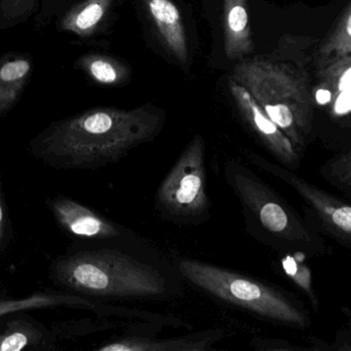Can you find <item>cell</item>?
<instances>
[{
  "label": "cell",
  "mask_w": 351,
  "mask_h": 351,
  "mask_svg": "<svg viewBox=\"0 0 351 351\" xmlns=\"http://www.w3.org/2000/svg\"><path fill=\"white\" fill-rule=\"evenodd\" d=\"M161 118L153 108H98L53 123L30 143L34 157L51 167L94 170L116 163L155 136Z\"/></svg>",
  "instance_id": "6da1fadb"
},
{
  "label": "cell",
  "mask_w": 351,
  "mask_h": 351,
  "mask_svg": "<svg viewBox=\"0 0 351 351\" xmlns=\"http://www.w3.org/2000/svg\"><path fill=\"white\" fill-rule=\"evenodd\" d=\"M232 80L252 94L301 153L313 121V97L305 75L291 65L254 58L236 64Z\"/></svg>",
  "instance_id": "7a4b0ae2"
},
{
  "label": "cell",
  "mask_w": 351,
  "mask_h": 351,
  "mask_svg": "<svg viewBox=\"0 0 351 351\" xmlns=\"http://www.w3.org/2000/svg\"><path fill=\"white\" fill-rule=\"evenodd\" d=\"M52 275L62 287L93 297L149 298L166 291L165 278L157 269L118 250L62 256Z\"/></svg>",
  "instance_id": "3957f363"
},
{
  "label": "cell",
  "mask_w": 351,
  "mask_h": 351,
  "mask_svg": "<svg viewBox=\"0 0 351 351\" xmlns=\"http://www.w3.org/2000/svg\"><path fill=\"white\" fill-rule=\"evenodd\" d=\"M178 270L184 279L209 295L262 317L297 328H305L309 322L304 310L293 300L233 271L197 260L182 261Z\"/></svg>",
  "instance_id": "277c9868"
},
{
  "label": "cell",
  "mask_w": 351,
  "mask_h": 351,
  "mask_svg": "<svg viewBox=\"0 0 351 351\" xmlns=\"http://www.w3.org/2000/svg\"><path fill=\"white\" fill-rule=\"evenodd\" d=\"M158 203L178 217H197L208 205L205 189L204 139L196 136L186 145L160 184Z\"/></svg>",
  "instance_id": "5b68a950"
},
{
  "label": "cell",
  "mask_w": 351,
  "mask_h": 351,
  "mask_svg": "<svg viewBox=\"0 0 351 351\" xmlns=\"http://www.w3.org/2000/svg\"><path fill=\"white\" fill-rule=\"evenodd\" d=\"M230 180L238 198L267 231L287 241L311 243V233L262 180L238 165L230 171Z\"/></svg>",
  "instance_id": "8992f818"
},
{
  "label": "cell",
  "mask_w": 351,
  "mask_h": 351,
  "mask_svg": "<svg viewBox=\"0 0 351 351\" xmlns=\"http://www.w3.org/2000/svg\"><path fill=\"white\" fill-rule=\"evenodd\" d=\"M252 162L258 167L291 184L315 209L324 227L343 241H350L351 207L347 203L315 188L285 168L270 163L264 158L254 156Z\"/></svg>",
  "instance_id": "52a82bcc"
},
{
  "label": "cell",
  "mask_w": 351,
  "mask_h": 351,
  "mask_svg": "<svg viewBox=\"0 0 351 351\" xmlns=\"http://www.w3.org/2000/svg\"><path fill=\"white\" fill-rule=\"evenodd\" d=\"M229 88L240 114L268 151L282 163L295 165L299 161V154L282 131L267 116L252 94L232 79L229 81Z\"/></svg>",
  "instance_id": "ba28073f"
},
{
  "label": "cell",
  "mask_w": 351,
  "mask_h": 351,
  "mask_svg": "<svg viewBox=\"0 0 351 351\" xmlns=\"http://www.w3.org/2000/svg\"><path fill=\"white\" fill-rule=\"evenodd\" d=\"M318 77L319 82L312 93L316 104L328 106L335 118L349 116L351 110V56L326 61Z\"/></svg>",
  "instance_id": "9c48e42d"
},
{
  "label": "cell",
  "mask_w": 351,
  "mask_h": 351,
  "mask_svg": "<svg viewBox=\"0 0 351 351\" xmlns=\"http://www.w3.org/2000/svg\"><path fill=\"white\" fill-rule=\"evenodd\" d=\"M50 205L59 225L75 237L110 239L120 236V230L114 223L79 202L57 197Z\"/></svg>",
  "instance_id": "30bf717a"
},
{
  "label": "cell",
  "mask_w": 351,
  "mask_h": 351,
  "mask_svg": "<svg viewBox=\"0 0 351 351\" xmlns=\"http://www.w3.org/2000/svg\"><path fill=\"white\" fill-rule=\"evenodd\" d=\"M164 46L180 62L189 57L188 38L180 9L173 0H143Z\"/></svg>",
  "instance_id": "8fae6325"
},
{
  "label": "cell",
  "mask_w": 351,
  "mask_h": 351,
  "mask_svg": "<svg viewBox=\"0 0 351 351\" xmlns=\"http://www.w3.org/2000/svg\"><path fill=\"white\" fill-rule=\"evenodd\" d=\"M223 32L230 60H240L254 50L246 0H223Z\"/></svg>",
  "instance_id": "7c38bea8"
},
{
  "label": "cell",
  "mask_w": 351,
  "mask_h": 351,
  "mask_svg": "<svg viewBox=\"0 0 351 351\" xmlns=\"http://www.w3.org/2000/svg\"><path fill=\"white\" fill-rule=\"evenodd\" d=\"M30 73L32 64L27 59L17 58L0 63V116L15 106Z\"/></svg>",
  "instance_id": "4fadbf2b"
},
{
  "label": "cell",
  "mask_w": 351,
  "mask_h": 351,
  "mask_svg": "<svg viewBox=\"0 0 351 351\" xmlns=\"http://www.w3.org/2000/svg\"><path fill=\"white\" fill-rule=\"evenodd\" d=\"M112 3V0H86L63 19L61 27L80 36H92Z\"/></svg>",
  "instance_id": "5bb4252c"
},
{
  "label": "cell",
  "mask_w": 351,
  "mask_h": 351,
  "mask_svg": "<svg viewBox=\"0 0 351 351\" xmlns=\"http://www.w3.org/2000/svg\"><path fill=\"white\" fill-rule=\"evenodd\" d=\"M206 341H190V340H165L155 341L149 339L123 338L114 341L110 344L98 348L100 351H186V350H205L208 347L205 346Z\"/></svg>",
  "instance_id": "9a60e30c"
},
{
  "label": "cell",
  "mask_w": 351,
  "mask_h": 351,
  "mask_svg": "<svg viewBox=\"0 0 351 351\" xmlns=\"http://www.w3.org/2000/svg\"><path fill=\"white\" fill-rule=\"evenodd\" d=\"M86 73L102 85H119L129 77V69L116 59L102 55H88L81 59Z\"/></svg>",
  "instance_id": "2e32d148"
},
{
  "label": "cell",
  "mask_w": 351,
  "mask_h": 351,
  "mask_svg": "<svg viewBox=\"0 0 351 351\" xmlns=\"http://www.w3.org/2000/svg\"><path fill=\"white\" fill-rule=\"evenodd\" d=\"M324 59L351 56V5L348 3L341 14L330 36L320 47Z\"/></svg>",
  "instance_id": "e0dca14e"
},
{
  "label": "cell",
  "mask_w": 351,
  "mask_h": 351,
  "mask_svg": "<svg viewBox=\"0 0 351 351\" xmlns=\"http://www.w3.org/2000/svg\"><path fill=\"white\" fill-rule=\"evenodd\" d=\"M40 332L29 324L16 322L0 334V351H19L40 340Z\"/></svg>",
  "instance_id": "ac0fdd59"
},
{
  "label": "cell",
  "mask_w": 351,
  "mask_h": 351,
  "mask_svg": "<svg viewBox=\"0 0 351 351\" xmlns=\"http://www.w3.org/2000/svg\"><path fill=\"white\" fill-rule=\"evenodd\" d=\"M38 3V0H0V28L25 21L36 11Z\"/></svg>",
  "instance_id": "d6986e66"
},
{
  "label": "cell",
  "mask_w": 351,
  "mask_h": 351,
  "mask_svg": "<svg viewBox=\"0 0 351 351\" xmlns=\"http://www.w3.org/2000/svg\"><path fill=\"white\" fill-rule=\"evenodd\" d=\"M282 266L285 273L293 279V282L308 295L314 309L317 311L318 299L312 289L311 273L309 268L295 256H287L282 258Z\"/></svg>",
  "instance_id": "ffe728a7"
},
{
  "label": "cell",
  "mask_w": 351,
  "mask_h": 351,
  "mask_svg": "<svg viewBox=\"0 0 351 351\" xmlns=\"http://www.w3.org/2000/svg\"><path fill=\"white\" fill-rule=\"evenodd\" d=\"M324 178L332 184L350 192L351 188V160L350 154L336 158L334 161L328 162L320 170Z\"/></svg>",
  "instance_id": "44dd1931"
},
{
  "label": "cell",
  "mask_w": 351,
  "mask_h": 351,
  "mask_svg": "<svg viewBox=\"0 0 351 351\" xmlns=\"http://www.w3.org/2000/svg\"><path fill=\"white\" fill-rule=\"evenodd\" d=\"M5 239V210H3L1 197H0V246L3 245Z\"/></svg>",
  "instance_id": "7402d4cb"
}]
</instances>
